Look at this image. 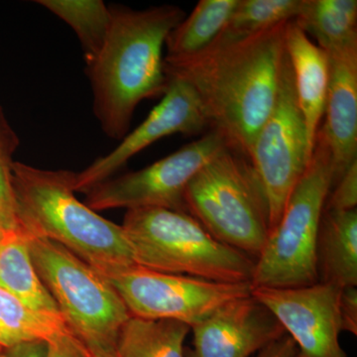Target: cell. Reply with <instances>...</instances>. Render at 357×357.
I'll list each match as a JSON object with an SVG mask.
<instances>
[{
  "instance_id": "9a60e30c",
  "label": "cell",
  "mask_w": 357,
  "mask_h": 357,
  "mask_svg": "<svg viewBox=\"0 0 357 357\" xmlns=\"http://www.w3.org/2000/svg\"><path fill=\"white\" fill-rule=\"evenodd\" d=\"M285 50L292 69L296 96L312 153L317 134L325 114L330 83L328 54L319 48L294 20L289 21L286 25Z\"/></svg>"
},
{
  "instance_id": "603a6c76",
  "label": "cell",
  "mask_w": 357,
  "mask_h": 357,
  "mask_svg": "<svg viewBox=\"0 0 357 357\" xmlns=\"http://www.w3.org/2000/svg\"><path fill=\"white\" fill-rule=\"evenodd\" d=\"M301 0H238L213 43L239 41L297 17Z\"/></svg>"
},
{
  "instance_id": "ba28073f",
  "label": "cell",
  "mask_w": 357,
  "mask_h": 357,
  "mask_svg": "<svg viewBox=\"0 0 357 357\" xmlns=\"http://www.w3.org/2000/svg\"><path fill=\"white\" fill-rule=\"evenodd\" d=\"M312 155L285 52L276 102L256 135L248 156L266 199L270 229L280 220Z\"/></svg>"
},
{
  "instance_id": "d6986e66",
  "label": "cell",
  "mask_w": 357,
  "mask_h": 357,
  "mask_svg": "<svg viewBox=\"0 0 357 357\" xmlns=\"http://www.w3.org/2000/svg\"><path fill=\"white\" fill-rule=\"evenodd\" d=\"M191 326L173 319L129 317L117 335L116 357H185Z\"/></svg>"
},
{
  "instance_id": "44dd1931",
  "label": "cell",
  "mask_w": 357,
  "mask_h": 357,
  "mask_svg": "<svg viewBox=\"0 0 357 357\" xmlns=\"http://www.w3.org/2000/svg\"><path fill=\"white\" fill-rule=\"evenodd\" d=\"M36 3L72 27L81 42L86 65L91 64L102 51L109 34L110 7L102 0H38Z\"/></svg>"
},
{
  "instance_id": "d6a6232c",
  "label": "cell",
  "mask_w": 357,
  "mask_h": 357,
  "mask_svg": "<svg viewBox=\"0 0 357 357\" xmlns=\"http://www.w3.org/2000/svg\"><path fill=\"white\" fill-rule=\"evenodd\" d=\"M0 232H6V231H4V230L2 229L1 227H0Z\"/></svg>"
},
{
  "instance_id": "f546056e",
  "label": "cell",
  "mask_w": 357,
  "mask_h": 357,
  "mask_svg": "<svg viewBox=\"0 0 357 357\" xmlns=\"http://www.w3.org/2000/svg\"><path fill=\"white\" fill-rule=\"evenodd\" d=\"M93 356H95V357H116V356H115L114 352H112V354H93Z\"/></svg>"
},
{
  "instance_id": "7402d4cb",
  "label": "cell",
  "mask_w": 357,
  "mask_h": 357,
  "mask_svg": "<svg viewBox=\"0 0 357 357\" xmlns=\"http://www.w3.org/2000/svg\"><path fill=\"white\" fill-rule=\"evenodd\" d=\"M62 314L35 311L0 289V349L68 332Z\"/></svg>"
},
{
  "instance_id": "d4e9b609",
  "label": "cell",
  "mask_w": 357,
  "mask_h": 357,
  "mask_svg": "<svg viewBox=\"0 0 357 357\" xmlns=\"http://www.w3.org/2000/svg\"><path fill=\"white\" fill-rule=\"evenodd\" d=\"M357 206V161L333 185L328 194L325 204V210L351 211Z\"/></svg>"
},
{
  "instance_id": "e0dca14e",
  "label": "cell",
  "mask_w": 357,
  "mask_h": 357,
  "mask_svg": "<svg viewBox=\"0 0 357 357\" xmlns=\"http://www.w3.org/2000/svg\"><path fill=\"white\" fill-rule=\"evenodd\" d=\"M0 289L35 311L61 314L37 274L23 230L4 232L0 239Z\"/></svg>"
},
{
  "instance_id": "7a4b0ae2",
  "label": "cell",
  "mask_w": 357,
  "mask_h": 357,
  "mask_svg": "<svg viewBox=\"0 0 357 357\" xmlns=\"http://www.w3.org/2000/svg\"><path fill=\"white\" fill-rule=\"evenodd\" d=\"M110 11L107 38L96 60L86 66V75L103 132L121 140L138 105L165 93L169 81L164 47L185 15L182 8L169 4L143 10L110 6Z\"/></svg>"
},
{
  "instance_id": "83f0119b",
  "label": "cell",
  "mask_w": 357,
  "mask_h": 357,
  "mask_svg": "<svg viewBox=\"0 0 357 357\" xmlns=\"http://www.w3.org/2000/svg\"><path fill=\"white\" fill-rule=\"evenodd\" d=\"M298 347L290 335L285 333L283 337L274 340L271 344L257 352L255 357H297Z\"/></svg>"
},
{
  "instance_id": "484cf974",
  "label": "cell",
  "mask_w": 357,
  "mask_h": 357,
  "mask_svg": "<svg viewBox=\"0 0 357 357\" xmlns=\"http://www.w3.org/2000/svg\"><path fill=\"white\" fill-rule=\"evenodd\" d=\"M48 357H95L70 331L48 340Z\"/></svg>"
},
{
  "instance_id": "f1b7e54d",
  "label": "cell",
  "mask_w": 357,
  "mask_h": 357,
  "mask_svg": "<svg viewBox=\"0 0 357 357\" xmlns=\"http://www.w3.org/2000/svg\"><path fill=\"white\" fill-rule=\"evenodd\" d=\"M4 357H48V342L33 340L4 349Z\"/></svg>"
},
{
  "instance_id": "4316f807",
  "label": "cell",
  "mask_w": 357,
  "mask_h": 357,
  "mask_svg": "<svg viewBox=\"0 0 357 357\" xmlns=\"http://www.w3.org/2000/svg\"><path fill=\"white\" fill-rule=\"evenodd\" d=\"M340 318L342 332L357 335V289H342L340 298Z\"/></svg>"
},
{
  "instance_id": "ac0fdd59",
  "label": "cell",
  "mask_w": 357,
  "mask_h": 357,
  "mask_svg": "<svg viewBox=\"0 0 357 357\" xmlns=\"http://www.w3.org/2000/svg\"><path fill=\"white\" fill-rule=\"evenodd\" d=\"M238 0H201L166 40L165 62H178L208 50L222 34Z\"/></svg>"
},
{
  "instance_id": "30bf717a",
  "label": "cell",
  "mask_w": 357,
  "mask_h": 357,
  "mask_svg": "<svg viewBox=\"0 0 357 357\" xmlns=\"http://www.w3.org/2000/svg\"><path fill=\"white\" fill-rule=\"evenodd\" d=\"M230 147L217 130L155 162L146 168L109 178L86 192L84 204L95 211L112 208H162L187 213L185 192L208 162Z\"/></svg>"
},
{
  "instance_id": "7c38bea8",
  "label": "cell",
  "mask_w": 357,
  "mask_h": 357,
  "mask_svg": "<svg viewBox=\"0 0 357 357\" xmlns=\"http://www.w3.org/2000/svg\"><path fill=\"white\" fill-rule=\"evenodd\" d=\"M168 88L161 102L138 128L128 132L110 153L96 159L76 173L75 192H86L112 178L119 169L162 138L173 134L196 135L210 130L203 107L194 89L184 79L168 77Z\"/></svg>"
},
{
  "instance_id": "9c48e42d",
  "label": "cell",
  "mask_w": 357,
  "mask_h": 357,
  "mask_svg": "<svg viewBox=\"0 0 357 357\" xmlns=\"http://www.w3.org/2000/svg\"><path fill=\"white\" fill-rule=\"evenodd\" d=\"M123 301L129 314L148 319H173L194 326L230 301L248 297L251 283H220L163 273L147 268H124L105 276Z\"/></svg>"
},
{
  "instance_id": "2e32d148",
  "label": "cell",
  "mask_w": 357,
  "mask_h": 357,
  "mask_svg": "<svg viewBox=\"0 0 357 357\" xmlns=\"http://www.w3.org/2000/svg\"><path fill=\"white\" fill-rule=\"evenodd\" d=\"M319 283L357 286V210H324L316 246Z\"/></svg>"
},
{
  "instance_id": "4fadbf2b",
  "label": "cell",
  "mask_w": 357,
  "mask_h": 357,
  "mask_svg": "<svg viewBox=\"0 0 357 357\" xmlns=\"http://www.w3.org/2000/svg\"><path fill=\"white\" fill-rule=\"evenodd\" d=\"M191 332L192 349L185 357H250L286 333L252 295L222 305Z\"/></svg>"
},
{
  "instance_id": "ffe728a7",
  "label": "cell",
  "mask_w": 357,
  "mask_h": 357,
  "mask_svg": "<svg viewBox=\"0 0 357 357\" xmlns=\"http://www.w3.org/2000/svg\"><path fill=\"white\" fill-rule=\"evenodd\" d=\"M294 22L326 52L357 43L356 0H301Z\"/></svg>"
},
{
  "instance_id": "8fae6325",
  "label": "cell",
  "mask_w": 357,
  "mask_h": 357,
  "mask_svg": "<svg viewBox=\"0 0 357 357\" xmlns=\"http://www.w3.org/2000/svg\"><path fill=\"white\" fill-rule=\"evenodd\" d=\"M340 293L342 288L319 282L295 288L255 287L251 295L293 338L297 357H347L340 344Z\"/></svg>"
},
{
  "instance_id": "5b68a950",
  "label": "cell",
  "mask_w": 357,
  "mask_h": 357,
  "mask_svg": "<svg viewBox=\"0 0 357 357\" xmlns=\"http://www.w3.org/2000/svg\"><path fill=\"white\" fill-rule=\"evenodd\" d=\"M185 204L211 236L256 261L271 229L266 199L248 156L223 149L192 178Z\"/></svg>"
},
{
  "instance_id": "4dcf8cb0",
  "label": "cell",
  "mask_w": 357,
  "mask_h": 357,
  "mask_svg": "<svg viewBox=\"0 0 357 357\" xmlns=\"http://www.w3.org/2000/svg\"><path fill=\"white\" fill-rule=\"evenodd\" d=\"M4 349H0V357H4Z\"/></svg>"
},
{
  "instance_id": "5bb4252c",
  "label": "cell",
  "mask_w": 357,
  "mask_h": 357,
  "mask_svg": "<svg viewBox=\"0 0 357 357\" xmlns=\"http://www.w3.org/2000/svg\"><path fill=\"white\" fill-rule=\"evenodd\" d=\"M330 83L324 126L332 155V188L357 161V43L326 52Z\"/></svg>"
},
{
  "instance_id": "8992f818",
  "label": "cell",
  "mask_w": 357,
  "mask_h": 357,
  "mask_svg": "<svg viewBox=\"0 0 357 357\" xmlns=\"http://www.w3.org/2000/svg\"><path fill=\"white\" fill-rule=\"evenodd\" d=\"M332 178V155L319 129L309 165L256 259L253 288H295L319 283L317 239Z\"/></svg>"
},
{
  "instance_id": "cb8c5ba5",
  "label": "cell",
  "mask_w": 357,
  "mask_h": 357,
  "mask_svg": "<svg viewBox=\"0 0 357 357\" xmlns=\"http://www.w3.org/2000/svg\"><path fill=\"white\" fill-rule=\"evenodd\" d=\"M20 143L0 105V227L4 231L20 229L13 185V155Z\"/></svg>"
},
{
  "instance_id": "3957f363",
  "label": "cell",
  "mask_w": 357,
  "mask_h": 357,
  "mask_svg": "<svg viewBox=\"0 0 357 357\" xmlns=\"http://www.w3.org/2000/svg\"><path fill=\"white\" fill-rule=\"evenodd\" d=\"M76 173L14 162L13 185L20 229L64 246L103 276L136 265L121 225L77 199Z\"/></svg>"
},
{
  "instance_id": "1f68e13d",
  "label": "cell",
  "mask_w": 357,
  "mask_h": 357,
  "mask_svg": "<svg viewBox=\"0 0 357 357\" xmlns=\"http://www.w3.org/2000/svg\"><path fill=\"white\" fill-rule=\"evenodd\" d=\"M3 234H4V232H0V239L2 238V236H3Z\"/></svg>"
},
{
  "instance_id": "52a82bcc",
  "label": "cell",
  "mask_w": 357,
  "mask_h": 357,
  "mask_svg": "<svg viewBox=\"0 0 357 357\" xmlns=\"http://www.w3.org/2000/svg\"><path fill=\"white\" fill-rule=\"evenodd\" d=\"M28 241L37 274L70 332L93 354L114 352L119 330L130 314L109 281L55 241L30 236Z\"/></svg>"
},
{
  "instance_id": "277c9868",
  "label": "cell",
  "mask_w": 357,
  "mask_h": 357,
  "mask_svg": "<svg viewBox=\"0 0 357 357\" xmlns=\"http://www.w3.org/2000/svg\"><path fill=\"white\" fill-rule=\"evenodd\" d=\"M138 266L220 283H251L255 259L220 243L190 213L128 210L121 225Z\"/></svg>"
},
{
  "instance_id": "6da1fadb",
  "label": "cell",
  "mask_w": 357,
  "mask_h": 357,
  "mask_svg": "<svg viewBox=\"0 0 357 357\" xmlns=\"http://www.w3.org/2000/svg\"><path fill=\"white\" fill-rule=\"evenodd\" d=\"M287 23L239 41L213 43L187 60L164 61L167 77L184 79L198 96L210 130L248 157L276 102Z\"/></svg>"
}]
</instances>
